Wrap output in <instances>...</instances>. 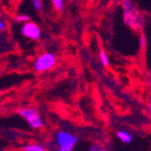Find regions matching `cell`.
<instances>
[{"label": "cell", "mask_w": 151, "mask_h": 151, "mask_svg": "<svg viewBox=\"0 0 151 151\" xmlns=\"http://www.w3.org/2000/svg\"><path fill=\"white\" fill-rule=\"evenodd\" d=\"M78 142V136L69 130H58L54 134L53 145L55 151H73Z\"/></svg>", "instance_id": "cell-1"}, {"label": "cell", "mask_w": 151, "mask_h": 151, "mask_svg": "<svg viewBox=\"0 0 151 151\" xmlns=\"http://www.w3.org/2000/svg\"><path fill=\"white\" fill-rule=\"evenodd\" d=\"M122 8L124 11V21L128 27L132 29L142 28L143 20L137 11L135 10V4L132 0H122Z\"/></svg>", "instance_id": "cell-2"}, {"label": "cell", "mask_w": 151, "mask_h": 151, "mask_svg": "<svg viewBox=\"0 0 151 151\" xmlns=\"http://www.w3.org/2000/svg\"><path fill=\"white\" fill-rule=\"evenodd\" d=\"M18 113L33 130H40L45 126V121L42 116L34 107H23L18 110Z\"/></svg>", "instance_id": "cell-3"}, {"label": "cell", "mask_w": 151, "mask_h": 151, "mask_svg": "<svg viewBox=\"0 0 151 151\" xmlns=\"http://www.w3.org/2000/svg\"><path fill=\"white\" fill-rule=\"evenodd\" d=\"M56 56L55 54L51 53V52H45V53L40 54L34 61V70L36 72L42 73V72H47L49 70L55 67L56 65Z\"/></svg>", "instance_id": "cell-4"}, {"label": "cell", "mask_w": 151, "mask_h": 151, "mask_svg": "<svg viewBox=\"0 0 151 151\" xmlns=\"http://www.w3.org/2000/svg\"><path fill=\"white\" fill-rule=\"evenodd\" d=\"M21 34L23 37L28 38L30 40H38L41 36V30L37 23L33 21H28V22L22 23L21 27Z\"/></svg>", "instance_id": "cell-5"}, {"label": "cell", "mask_w": 151, "mask_h": 151, "mask_svg": "<svg viewBox=\"0 0 151 151\" xmlns=\"http://www.w3.org/2000/svg\"><path fill=\"white\" fill-rule=\"evenodd\" d=\"M116 137L124 144H130L133 141V136L132 134L129 133L128 131L125 130H119L116 132Z\"/></svg>", "instance_id": "cell-6"}, {"label": "cell", "mask_w": 151, "mask_h": 151, "mask_svg": "<svg viewBox=\"0 0 151 151\" xmlns=\"http://www.w3.org/2000/svg\"><path fill=\"white\" fill-rule=\"evenodd\" d=\"M22 151H48L41 144L30 143L22 147Z\"/></svg>", "instance_id": "cell-7"}, {"label": "cell", "mask_w": 151, "mask_h": 151, "mask_svg": "<svg viewBox=\"0 0 151 151\" xmlns=\"http://www.w3.org/2000/svg\"><path fill=\"white\" fill-rule=\"evenodd\" d=\"M99 60L103 63L104 67H109L110 65V59H109L108 55H107L105 51H101V53H99Z\"/></svg>", "instance_id": "cell-8"}, {"label": "cell", "mask_w": 151, "mask_h": 151, "mask_svg": "<svg viewBox=\"0 0 151 151\" xmlns=\"http://www.w3.org/2000/svg\"><path fill=\"white\" fill-rule=\"evenodd\" d=\"M51 2L56 11H63L65 6V0H51Z\"/></svg>", "instance_id": "cell-9"}, {"label": "cell", "mask_w": 151, "mask_h": 151, "mask_svg": "<svg viewBox=\"0 0 151 151\" xmlns=\"http://www.w3.org/2000/svg\"><path fill=\"white\" fill-rule=\"evenodd\" d=\"M15 19H16L17 22L25 23V22H28L29 21L30 17H29V15H27V14H18V15L15 17Z\"/></svg>", "instance_id": "cell-10"}, {"label": "cell", "mask_w": 151, "mask_h": 151, "mask_svg": "<svg viewBox=\"0 0 151 151\" xmlns=\"http://www.w3.org/2000/svg\"><path fill=\"white\" fill-rule=\"evenodd\" d=\"M32 5L34 10L41 11L42 10V0H32Z\"/></svg>", "instance_id": "cell-11"}, {"label": "cell", "mask_w": 151, "mask_h": 151, "mask_svg": "<svg viewBox=\"0 0 151 151\" xmlns=\"http://www.w3.org/2000/svg\"><path fill=\"white\" fill-rule=\"evenodd\" d=\"M89 151H112V150L104 148V147H101V145H97V144H93V145H91V147L89 148Z\"/></svg>", "instance_id": "cell-12"}, {"label": "cell", "mask_w": 151, "mask_h": 151, "mask_svg": "<svg viewBox=\"0 0 151 151\" xmlns=\"http://www.w3.org/2000/svg\"><path fill=\"white\" fill-rule=\"evenodd\" d=\"M4 29H5V22L2 18H1V20H0V31L2 32V31H4Z\"/></svg>", "instance_id": "cell-13"}, {"label": "cell", "mask_w": 151, "mask_h": 151, "mask_svg": "<svg viewBox=\"0 0 151 151\" xmlns=\"http://www.w3.org/2000/svg\"><path fill=\"white\" fill-rule=\"evenodd\" d=\"M145 45H146V39H145L144 36H142L141 37V47L143 49H145Z\"/></svg>", "instance_id": "cell-14"}, {"label": "cell", "mask_w": 151, "mask_h": 151, "mask_svg": "<svg viewBox=\"0 0 151 151\" xmlns=\"http://www.w3.org/2000/svg\"><path fill=\"white\" fill-rule=\"evenodd\" d=\"M148 111H149V114H150V116H151V99L148 104Z\"/></svg>", "instance_id": "cell-15"}]
</instances>
